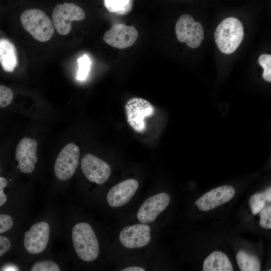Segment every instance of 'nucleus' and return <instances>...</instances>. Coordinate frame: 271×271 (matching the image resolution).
<instances>
[{"label": "nucleus", "instance_id": "nucleus-28", "mask_svg": "<svg viewBox=\"0 0 271 271\" xmlns=\"http://www.w3.org/2000/svg\"><path fill=\"white\" fill-rule=\"evenodd\" d=\"M271 241V238L270 239ZM264 270L271 271V242L270 243L269 247L268 255L267 257V259L265 265Z\"/></svg>", "mask_w": 271, "mask_h": 271}, {"label": "nucleus", "instance_id": "nucleus-2", "mask_svg": "<svg viewBox=\"0 0 271 271\" xmlns=\"http://www.w3.org/2000/svg\"><path fill=\"white\" fill-rule=\"evenodd\" d=\"M244 37L243 27L240 21L234 17L223 20L214 33L215 43L221 52L225 54L233 53Z\"/></svg>", "mask_w": 271, "mask_h": 271}, {"label": "nucleus", "instance_id": "nucleus-7", "mask_svg": "<svg viewBox=\"0 0 271 271\" xmlns=\"http://www.w3.org/2000/svg\"><path fill=\"white\" fill-rule=\"evenodd\" d=\"M85 17V14L82 9L73 3L59 4L52 12L54 27L61 35H67L70 32L72 21H81Z\"/></svg>", "mask_w": 271, "mask_h": 271}, {"label": "nucleus", "instance_id": "nucleus-23", "mask_svg": "<svg viewBox=\"0 0 271 271\" xmlns=\"http://www.w3.org/2000/svg\"><path fill=\"white\" fill-rule=\"evenodd\" d=\"M31 271H60L59 266L52 260H44L34 263Z\"/></svg>", "mask_w": 271, "mask_h": 271}, {"label": "nucleus", "instance_id": "nucleus-12", "mask_svg": "<svg viewBox=\"0 0 271 271\" xmlns=\"http://www.w3.org/2000/svg\"><path fill=\"white\" fill-rule=\"evenodd\" d=\"M50 227L44 221L33 225L25 232L24 244L26 250L31 254H38L46 248L49 239Z\"/></svg>", "mask_w": 271, "mask_h": 271}, {"label": "nucleus", "instance_id": "nucleus-22", "mask_svg": "<svg viewBox=\"0 0 271 271\" xmlns=\"http://www.w3.org/2000/svg\"><path fill=\"white\" fill-rule=\"evenodd\" d=\"M258 62L263 69L262 78L264 80L271 82V55L266 54L260 55Z\"/></svg>", "mask_w": 271, "mask_h": 271}, {"label": "nucleus", "instance_id": "nucleus-26", "mask_svg": "<svg viewBox=\"0 0 271 271\" xmlns=\"http://www.w3.org/2000/svg\"><path fill=\"white\" fill-rule=\"evenodd\" d=\"M11 246L9 239L4 236H0V256L7 252Z\"/></svg>", "mask_w": 271, "mask_h": 271}, {"label": "nucleus", "instance_id": "nucleus-14", "mask_svg": "<svg viewBox=\"0 0 271 271\" xmlns=\"http://www.w3.org/2000/svg\"><path fill=\"white\" fill-rule=\"evenodd\" d=\"M150 230L149 225L142 223L125 227L119 233L120 242L127 248L144 247L151 240Z\"/></svg>", "mask_w": 271, "mask_h": 271}, {"label": "nucleus", "instance_id": "nucleus-13", "mask_svg": "<svg viewBox=\"0 0 271 271\" xmlns=\"http://www.w3.org/2000/svg\"><path fill=\"white\" fill-rule=\"evenodd\" d=\"M170 201V197L166 193H160L150 197L138 210V219L144 224L154 221L168 206Z\"/></svg>", "mask_w": 271, "mask_h": 271}, {"label": "nucleus", "instance_id": "nucleus-24", "mask_svg": "<svg viewBox=\"0 0 271 271\" xmlns=\"http://www.w3.org/2000/svg\"><path fill=\"white\" fill-rule=\"evenodd\" d=\"M13 93L12 90L4 85H0V107L4 108L9 105L13 100Z\"/></svg>", "mask_w": 271, "mask_h": 271}, {"label": "nucleus", "instance_id": "nucleus-29", "mask_svg": "<svg viewBox=\"0 0 271 271\" xmlns=\"http://www.w3.org/2000/svg\"><path fill=\"white\" fill-rule=\"evenodd\" d=\"M122 271H145L146 270L141 267L133 266L126 267L121 270Z\"/></svg>", "mask_w": 271, "mask_h": 271}, {"label": "nucleus", "instance_id": "nucleus-1", "mask_svg": "<svg viewBox=\"0 0 271 271\" xmlns=\"http://www.w3.org/2000/svg\"><path fill=\"white\" fill-rule=\"evenodd\" d=\"M249 207L256 216L257 231L271 238V183L253 193L249 198Z\"/></svg>", "mask_w": 271, "mask_h": 271}, {"label": "nucleus", "instance_id": "nucleus-16", "mask_svg": "<svg viewBox=\"0 0 271 271\" xmlns=\"http://www.w3.org/2000/svg\"><path fill=\"white\" fill-rule=\"evenodd\" d=\"M138 181L133 179L125 180L111 188L107 193L106 200L112 207H119L127 203L139 187Z\"/></svg>", "mask_w": 271, "mask_h": 271}, {"label": "nucleus", "instance_id": "nucleus-18", "mask_svg": "<svg viewBox=\"0 0 271 271\" xmlns=\"http://www.w3.org/2000/svg\"><path fill=\"white\" fill-rule=\"evenodd\" d=\"M0 62L4 70L8 72H13L18 64L15 47L6 39L0 41Z\"/></svg>", "mask_w": 271, "mask_h": 271}, {"label": "nucleus", "instance_id": "nucleus-11", "mask_svg": "<svg viewBox=\"0 0 271 271\" xmlns=\"http://www.w3.org/2000/svg\"><path fill=\"white\" fill-rule=\"evenodd\" d=\"M81 169L85 177L90 182L101 185L109 177L111 169L104 161L91 154L85 155L81 161Z\"/></svg>", "mask_w": 271, "mask_h": 271}, {"label": "nucleus", "instance_id": "nucleus-19", "mask_svg": "<svg viewBox=\"0 0 271 271\" xmlns=\"http://www.w3.org/2000/svg\"><path fill=\"white\" fill-rule=\"evenodd\" d=\"M257 253H248L243 250L237 251L235 259L239 269L241 271L261 270V255Z\"/></svg>", "mask_w": 271, "mask_h": 271}, {"label": "nucleus", "instance_id": "nucleus-30", "mask_svg": "<svg viewBox=\"0 0 271 271\" xmlns=\"http://www.w3.org/2000/svg\"><path fill=\"white\" fill-rule=\"evenodd\" d=\"M19 268L14 264H7L5 265L1 270H18Z\"/></svg>", "mask_w": 271, "mask_h": 271}, {"label": "nucleus", "instance_id": "nucleus-4", "mask_svg": "<svg viewBox=\"0 0 271 271\" xmlns=\"http://www.w3.org/2000/svg\"><path fill=\"white\" fill-rule=\"evenodd\" d=\"M20 19L24 29L40 42L49 41L54 34L53 23L41 10H26L21 14Z\"/></svg>", "mask_w": 271, "mask_h": 271}, {"label": "nucleus", "instance_id": "nucleus-8", "mask_svg": "<svg viewBox=\"0 0 271 271\" xmlns=\"http://www.w3.org/2000/svg\"><path fill=\"white\" fill-rule=\"evenodd\" d=\"M79 155V148L73 143H69L62 149L54 165V173L57 179L66 181L74 175L78 165Z\"/></svg>", "mask_w": 271, "mask_h": 271}, {"label": "nucleus", "instance_id": "nucleus-21", "mask_svg": "<svg viewBox=\"0 0 271 271\" xmlns=\"http://www.w3.org/2000/svg\"><path fill=\"white\" fill-rule=\"evenodd\" d=\"M78 71L77 79L80 81L84 80L88 76L90 70L91 62L87 55H84L78 59Z\"/></svg>", "mask_w": 271, "mask_h": 271}, {"label": "nucleus", "instance_id": "nucleus-20", "mask_svg": "<svg viewBox=\"0 0 271 271\" xmlns=\"http://www.w3.org/2000/svg\"><path fill=\"white\" fill-rule=\"evenodd\" d=\"M104 4L109 12L118 15L126 14L132 8V0H104Z\"/></svg>", "mask_w": 271, "mask_h": 271}, {"label": "nucleus", "instance_id": "nucleus-17", "mask_svg": "<svg viewBox=\"0 0 271 271\" xmlns=\"http://www.w3.org/2000/svg\"><path fill=\"white\" fill-rule=\"evenodd\" d=\"M204 271H231L233 266L228 256L223 251L215 250L204 259L202 264Z\"/></svg>", "mask_w": 271, "mask_h": 271}, {"label": "nucleus", "instance_id": "nucleus-5", "mask_svg": "<svg viewBox=\"0 0 271 271\" xmlns=\"http://www.w3.org/2000/svg\"><path fill=\"white\" fill-rule=\"evenodd\" d=\"M125 112L129 125L137 132L143 133L146 129L145 118L153 116L155 109L145 99L132 97L125 103Z\"/></svg>", "mask_w": 271, "mask_h": 271}, {"label": "nucleus", "instance_id": "nucleus-3", "mask_svg": "<svg viewBox=\"0 0 271 271\" xmlns=\"http://www.w3.org/2000/svg\"><path fill=\"white\" fill-rule=\"evenodd\" d=\"M74 250L78 256L85 261L94 260L98 256L99 244L95 232L88 223L80 222L72 230Z\"/></svg>", "mask_w": 271, "mask_h": 271}, {"label": "nucleus", "instance_id": "nucleus-10", "mask_svg": "<svg viewBox=\"0 0 271 271\" xmlns=\"http://www.w3.org/2000/svg\"><path fill=\"white\" fill-rule=\"evenodd\" d=\"M138 32L132 26L114 24L103 35L104 42L118 49H124L132 46L138 37Z\"/></svg>", "mask_w": 271, "mask_h": 271}, {"label": "nucleus", "instance_id": "nucleus-6", "mask_svg": "<svg viewBox=\"0 0 271 271\" xmlns=\"http://www.w3.org/2000/svg\"><path fill=\"white\" fill-rule=\"evenodd\" d=\"M178 40L190 48L198 47L204 39V29L201 24L188 14L182 15L175 25Z\"/></svg>", "mask_w": 271, "mask_h": 271}, {"label": "nucleus", "instance_id": "nucleus-27", "mask_svg": "<svg viewBox=\"0 0 271 271\" xmlns=\"http://www.w3.org/2000/svg\"><path fill=\"white\" fill-rule=\"evenodd\" d=\"M8 182L5 178L0 177V206L3 205L7 201V196L4 193V188L7 186Z\"/></svg>", "mask_w": 271, "mask_h": 271}, {"label": "nucleus", "instance_id": "nucleus-9", "mask_svg": "<svg viewBox=\"0 0 271 271\" xmlns=\"http://www.w3.org/2000/svg\"><path fill=\"white\" fill-rule=\"evenodd\" d=\"M235 194L233 187L220 186L204 193L196 201L195 204L201 211H210L230 201Z\"/></svg>", "mask_w": 271, "mask_h": 271}, {"label": "nucleus", "instance_id": "nucleus-25", "mask_svg": "<svg viewBox=\"0 0 271 271\" xmlns=\"http://www.w3.org/2000/svg\"><path fill=\"white\" fill-rule=\"evenodd\" d=\"M12 218L9 215H0V233H4L10 230L13 226Z\"/></svg>", "mask_w": 271, "mask_h": 271}, {"label": "nucleus", "instance_id": "nucleus-15", "mask_svg": "<svg viewBox=\"0 0 271 271\" xmlns=\"http://www.w3.org/2000/svg\"><path fill=\"white\" fill-rule=\"evenodd\" d=\"M37 145L36 140L29 138L22 139L17 145L15 158L22 173H30L34 170L35 164L38 161Z\"/></svg>", "mask_w": 271, "mask_h": 271}]
</instances>
